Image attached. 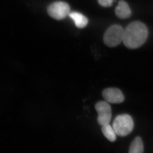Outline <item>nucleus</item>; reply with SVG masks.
Returning <instances> with one entry per match:
<instances>
[{"instance_id":"20e7f679","label":"nucleus","mask_w":153,"mask_h":153,"mask_svg":"<svg viewBox=\"0 0 153 153\" xmlns=\"http://www.w3.org/2000/svg\"><path fill=\"white\" fill-rule=\"evenodd\" d=\"M47 12L49 16L53 19L62 20L70 13V8L69 5L64 2H55L48 7Z\"/></svg>"},{"instance_id":"f03ea898","label":"nucleus","mask_w":153,"mask_h":153,"mask_svg":"<svg viewBox=\"0 0 153 153\" xmlns=\"http://www.w3.org/2000/svg\"><path fill=\"white\" fill-rule=\"evenodd\" d=\"M112 127L117 135L120 137L126 136L133 130V120L129 114L119 115L115 118Z\"/></svg>"},{"instance_id":"423d86ee","label":"nucleus","mask_w":153,"mask_h":153,"mask_svg":"<svg viewBox=\"0 0 153 153\" xmlns=\"http://www.w3.org/2000/svg\"><path fill=\"white\" fill-rule=\"evenodd\" d=\"M102 96L108 103L118 104L124 101L125 97L121 91L116 88H108L102 91Z\"/></svg>"},{"instance_id":"6e6552de","label":"nucleus","mask_w":153,"mask_h":153,"mask_svg":"<svg viewBox=\"0 0 153 153\" xmlns=\"http://www.w3.org/2000/svg\"><path fill=\"white\" fill-rule=\"evenodd\" d=\"M68 16L74 22L75 26L78 28H83L86 27L88 23V19L82 14L78 12L70 13Z\"/></svg>"},{"instance_id":"9b49d317","label":"nucleus","mask_w":153,"mask_h":153,"mask_svg":"<svg viewBox=\"0 0 153 153\" xmlns=\"http://www.w3.org/2000/svg\"><path fill=\"white\" fill-rule=\"evenodd\" d=\"M114 0H97L98 4L102 7H108L112 6Z\"/></svg>"},{"instance_id":"1a4fd4ad","label":"nucleus","mask_w":153,"mask_h":153,"mask_svg":"<svg viewBox=\"0 0 153 153\" xmlns=\"http://www.w3.org/2000/svg\"><path fill=\"white\" fill-rule=\"evenodd\" d=\"M144 146L142 140L137 137L132 142L130 146L128 153H143Z\"/></svg>"},{"instance_id":"39448f33","label":"nucleus","mask_w":153,"mask_h":153,"mask_svg":"<svg viewBox=\"0 0 153 153\" xmlns=\"http://www.w3.org/2000/svg\"><path fill=\"white\" fill-rule=\"evenodd\" d=\"M95 108L98 113L97 120L99 124L102 126L109 124L111 119V107L106 101H99L95 104Z\"/></svg>"},{"instance_id":"9d476101","label":"nucleus","mask_w":153,"mask_h":153,"mask_svg":"<svg viewBox=\"0 0 153 153\" xmlns=\"http://www.w3.org/2000/svg\"><path fill=\"white\" fill-rule=\"evenodd\" d=\"M101 130L104 136L110 141L113 142L116 140V134L109 124L102 126Z\"/></svg>"},{"instance_id":"f257e3e1","label":"nucleus","mask_w":153,"mask_h":153,"mask_svg":"<svg viewBox=\"0 0 153 153\" xmlns=\"http://www.w3.org/2000/svg\"><path fill=\"white\" fill-rule=\"evenodd\" d=\"M148 36L149 31L146 25L140 21H134L124 30L123 41L127 48L137 49L145 44Z\"/></svg>"},{"instance_id":"0eeeda50","label":"nucleus","mask_w":153,"mask_h":153,"mask_svg":"<svg viewBox=\"0 0 153 153\" xmlns=\"http://www.w3.org/2000/svg\"><path fill=\"white\" fill-rule=\"evenodd\" d=\"M116 15L121 19H128L131 16L132 12L128 4L124 0H120L115 8Z\"/></svg>"},{"instance_id":"7ed1b4c3","label":"nucleus","mask_w":153,"mask_h":153,"mask_svg":"<svg viewBox=\"0 0 153 153\" xmlns=\"http://www.w3.org/2000/svg\"><path fill=\"white\" fill-rule=\"evenodd\" d=\"M124 30L120 25H113L110 27L105 33L103 41L107 47H117L123 41Z\"/></svg>"}]
</instances>
